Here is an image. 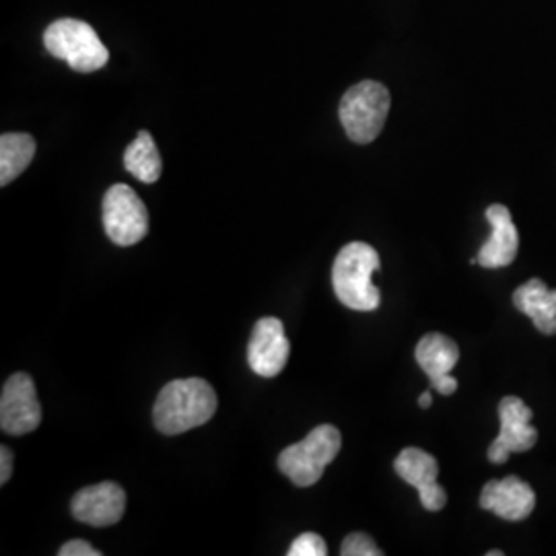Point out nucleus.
Here are the masks:
<instances>
[{"mask_svg": "<svg viewBox=\"0 0 556 556\" xmlns=\"http://www.w3.org/2000/svg\"><path fill=\"white\" fill-rule=\"evenodd\" d=\"M219 406L217 392L206 379H174L160 392L153 422L163 435H181L206 425Z\"/></svg>", "mask_w": 556, "mask_h": 556, "instance_id": "obj_1", "label": "nucleus"}, {"mask_svg": "<svg viewBox=\"0 0 556 556\" xmlns=\"http://www.w3.org/2000/svg\"><path fill=\"white\" fill-rule=\"evenodd\" d=\"M379 270V254L363 241H353L338 252L332 268V285L338 301L355 312H374L381 303V293L374 285Z\"/></svg>", "mask_w": 556, "mask_h": 556, "instance_id": "obj_2", "label": "nucleus"}, {"mask_svg": "<svg viewBox=\"0 0 556 556\" xmlns=\"http://www.w3.org/2000/svg\"><path fill=\"white\" fill-rule=\"evenodd\" d=\"M390 108L392 98L386 85L378 80H361L344 93L338 116L349 139L357 144H369L383 130Z\"/></svg>", "mask_w": 556, "mask_h": 556, "instance_id": "obj_3", "label": "nucleus"}, {"mask_svg": "<svg viewBox=\"0 0 556 556\" xmlns=\"http://www.w3.org/2000/svg\"><path fill=\"white\" fill-rule=\"evenodd\" d=\"M342 438L334 425H319L295 445L278 456V470L298 486H314L324 477L326 466L340 454Z\"/></svg>", "mask_w": 556, "mask_h": 556, "instance_id": "obj_4", "label": "nucleus"}, {"mask_svg": "<svg viewBox=\"0 0 556 556\" xmlns=\"http://www.w3.org/2000/svg\"><path fill=\"white\" fill-rule=\"evenodd\" d=\"M43 43L52 56L68 62L77 73L100 71L110 60V50L100 40L98 31L85 21H54L43 34Z\"/></svg>", "mask_w": 556, "mask_h": 556, "instance_id": "obj_5", "label": "nucleus"}, {"mask_svg": "<svg viewBox=\"0 0 556 556\" xmlns=\"http://www.w3.org/2000/svg\"><path fill=\"white\" fill-rule=\"evenodd\" d=\"M103 229L122 248L139 243L149 233V211L130 186L116 184L105 192Z\"/></svg>", "mask_w": 556, "mask_h": 556, "instance_id": "obj_6", "label": "nucleus"}, {"mask_svg": "<svg viewBox=\"0 0 556 556\" xmlns=\"http://www.w3.org/2000/svg\"><path fill=\"white\" fill-rule=\"evenodd\" d=\"M41 404L29 374H15L4 381L0 394V427L7 435H25L40 427Z\"/></svg>", "mask_w": 556, "mask_h": 556, "instance_id": "obj_7", "label": "nucleus"}, {"mask_svg": "<svg viewBox=\"0 0 556 556\" xmlns=\"http://www.w3.org/2000/svg\"><path fill=\"white\" fill-rule=\"evenodd\" d=\"M532 410L521 397L505 396L501 400V431L486 452L493 464H505L514 452H530L536 445L538 431L532 427Z\"/></svg>", "mask_w": 556, "mask_h": 556, "instance_id": "obj_8", "label": "nucleus"}, {"mask_svg": "<svg viewBox=\"0 0 556 556\" xmlns=\"http://www.w3.org/2000/svg\"><path fill=\"white\" fill-rule=\"evenodd\" d=\"M291 355V342L285 334V324L278 318L256 321L248 344V363L260 378H277Z\"/></svg>", "mask_w": 556, "mask_h": 556, "instance_id": "obj_9", "label": "nucleus"}, {"mask_svg": "<svg viewBox=\"0 0 556 556\" xmlns=\"http://www.w3.org/2000/svg\"><path fill=\"white\" fill-rule=\"evenodd\" d=\"M397 477L418 491L420 503L427 511H441L447 503V493L439 486V464L435 457L418 447H406L394 462Z\"/></svg>", "mask_w": 556, "mask_h": 556, "instance_id": "obj_10", "label": "nucleus"}, {"mask_svg": "<svg viewBox=\"0 0 556 556\" xmlns=\"http://www.w3.org/2000/svg\"><path fill=\"white\" fill-rule=\"evenodd\" d=\"M71 511L77 521L93 528H108L118 523L126 511V493L124 489L105 480L93 486H85L73 497Z\"/></svg>", "mask_w": 556, "mask_h": 556, "instance_id": "obj_11", "label": "nucleus"}, {"mask_svg": "<svg viewBox=\"0 0 556 556\" xmlns=\"http://www.w3.org/2000/svg\"><path fill=\"white\" fill-rule=\"evenodd\" d=\"M420 369L429 378V388L438 390L441 396H452L457 390V379L452 378V369L459 361V349L452 338L431 332L420 338L415 351Z\"/></svg>", "mask_w": 556, "mask_h": 556, "instance_id": "obj_12", "label": "nucleus"}, {"mask_svg": "<svg viewBox=\"0 0 556 556\" xmlns=\"http://www.w3.org/2000/svg\"><path fill=\"white\" fill-rule=\"evenodd\" d=\"M480 507L493 511L507 521H521L534 511L536 493L534 489L517 477L489 480L480 495Z\"/></svg>", "mask_w": 556, "mask_h": 556, "instance_id": "obj_13", "label": "nucleus"}, {"mask_svg": "<svg viewBox=\"0 0 556 556\" xmlns=\"http://www.w3.org/2000/svg\"><path fill=\"white\" fill-rule=\"evenodd\" d=\"M486 219L493 227V236L480 248L477 264L484 268L509 266L519 250V233L511 219V213L503 204H493L486 208Z\"/></svg>", "mask_w": 556, "mask_h": 556, "instance_id": "obj_14", "label": "nucleus"}, {"mask_svg": "<svg viewBox=\"0 0 556 556\" xmlns=\"http://www.w3.org/2000/svg\"><path fill=\"white\" fill-rule=\"evenodd\" d=\"M514 305L534 321L542 334H556V289H548L544 280L532 278L516 289Z\"/></svg>", "mask_w": 556, "mask_h": 556, "instance_id": "obj_15", "label": "nucleus"}, {"mask_svg": "<svg viewBox=\"0 0 556 556\" xmlns=\"http://www.w3.org/2000/svg\"><path fill=\"white\" fill-rule=\"evenodd\" d=\"M36 155V140L25 132H7L0 137V186H9L29 167Z\"/></svg>", "mask_w": 556, "mask_h": 556, "instance_id": "obj_16", "label": "nucleus"}, {"mask_svg": "<svg viewBox=\"0 0 556 556\" xmlns=\"http://www.w3.org/2000/svg\"><path fill=\"white\" fill-rule=\"evenodd\" d=\"M124 167L142 184H155L161 178L163 161L151 132L140 130L137 139L128 144L124 153Z\"/></svg>", "mask_w": 556, "mask_h": 556, "instance_id": "obj_17", "label": "nucleus"}, {"mask_svg": "<svg viewBox=\"0 0 556 556\" xmlns=\"http://www.w3.org/2000/svg\"><path fill=\"white\" fill-rule=\"evenodd\" d=\"M340 555L342 556H381L383 553L379 551L378 544L367 536V534H349L342 542V548H340Z\"/></svg>", "mask_w": 556, "mask_h": 556, "instance_id": "obj_18", "label": "nucleus"}, {"mask_svg": "<svg viewBox=\"0 0 556 556\" xmlns=\"http://www.w3.org/2000/svg\"><path fill=\"white\" fill-rule=\"evenodd\" d=\"M328 555V546L324 542V538L314 534V532H305L301 536L293 540L289 556H326Z\"/></svg>", "mask_w": 556, "mask_h": 556, "instance_id": "obj_19", "label": "nucleus"}, {"mask_svg": "<svg viewBox=\"0 0 556 556\" xmlns=\"http://www.w3.org/2000/svg\"><path fill=\"white\" fill-rule=\"evenodd\" d=\"M60 556H100V551H96L89 542L85 540H71L66 542L59 551Z\"/></svg>", "mask_w": 556, "mask_h": 556, "instance_id": "obj_20", "label": "nucleus"}, {"mask_svg": "<svg viewBox=\"0 0 556 556\" xmlns=\"http://www.w3.org/2000/svg\"><path fill=\"white\" fill-rule=\"evenodd\" d=\"M13 475V452L2 445L0 447V484H7Z\"/></svg>", "mask_w": 556, "mask_h": 556, "instance_id": "obj_21", "label": "nucleus"}, {"mask_svg": "<svg viewBox=\"0 0 556 556\" xmlns=\"http://www.w3.org/2000/svg\"><path fill=\"white\" fill-rule=\"evenodd\" d=\"M431 402H433V400H431V390H427L422 396L418 397V406H420V408H429Z\"/></svg>", "mask_w": 556, "mask_h": 556, "instance_id": "obj_22", "label": "nucleus"}, {"mask_svg": "<svg viewBox=\"0 0 556 556\" xmlns=\"http://www.w3.org/2000/svg\"><path fill=\"white\" fill-rule=\"evenodd\" d=\"M489 556H503V553L501 551H493V553H489Z\"/></svg>", "mask_w": 556, "mask_h": 556, "instance_id": "obj_23", "label": "nucleus"}]
</instances>
